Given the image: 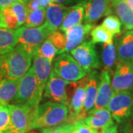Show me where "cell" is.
Instances as JSON below:
<instances>
[{
    "label": "cell",
    "mask_w": 133,
    "mask_h": 133,
    "mask_svg": "<svg viewBox=\"0 0 133 133\" xmlns=\"http://www.w3.org/2000/svg\"><path fill=\"white\" fill-rule=\"evenodd\" d=\"M33 56L17 44L12 50L0 56V80H18L31 66Z\"/></svg>",
    "instance_id": "obj_1"
},
{
    "label": "cell",
    "mask_w": 133,
    "mask_h": 133,
    "mask_svg": "<svg viewBox=\"0 0 133 133\" xmlns=\"http://www.w3.org/2000/svg\"><path fill=\"white\" fill-rule=\"evenodd\" d=\"M69 111L65 104L48 101L33 110L31 129L50 128L66 124Z\"/></svg>",
    "instance_id": "obj_2"
},
{
    "label": "cell",
    "mask_w": 133,
    "mask_h": 133,
    "mask_svg": "<svg viewBox=\"0 0 133 133\" xmlns=\"http://www.w3.org/2000/svg\"><path fill=\"white\" fill-rule=\"evenodd\" d=\"M42 95L43 92L38 89L33 67H30L19 79L18 91L13 101L15 104L25 105L35 109L39 105Z\"/></svg>",
    "instance_id": "obj_3"
},
{
    "label": "cell",
    "mask_w": 133,
    "mask_h": 133,
    "mask_svg": "<svg viewBox=\"0 0 133 133\" xmlns=\"http://www.w3.org/2000/svg\"><path fill=\"white\" fill-rule=\"evenodd\" d=\"M16 30L18 33L17 44L22 46L27 52L31 53L33 56L35 55L38 48L52 32L45 23L34 28L22 26L16 29Z\"/></svg>",
    "instance_id": "obj_4"
},
{
    "label": "cell",
    "mask_w": 133,
    "mask_h": 133,
    "mask_svg": "<svg viewBox=\"0 0 133 133\" xmlns=\"http://www.w3.org/2000/svg\"><path fill=\"white\" fill-rule=\"evenodd\" d=\"M52 71L68 82L78 81L87 75L76 59L66 52L61 53L56 57L53 63Z\"/></svg>",
    "instance_id": "obj_5"
},
{
    "label": "cell",
    "mask_w": 133,
    "mask_h": 133,
    "mask_svg": "<svg viewBox=\"0 0 133 133\" xmlns=\"http://www.w3.org/2000/svg\"><path fill=\"white\" fill-rule=\"evenodd\" d=\"M10 120L2 133H27L31 130L33 110L25 105L9 104Z\"/></svg>",
    "instance_id": "obj_6"
},
{
    "label": "cell",
    "mask_w": 133,
    "mask_h": 133,
    "mask_svg": "<svg viewBox=\"0 0 133 133\" xmlns=\"http://www.w3.org/2000/svg\"><path fill=\"white\" fill-rule=\"evenodd\" d=\"M132 107V91H124L114 93L107 107L113 120L118 124L124 123L131 117Z\"/></svg>",
    "instance_id": "obj_7"
},
{
    "label": "cell",
    "mask_w": 133,
    "mask_h": 133,
    "mask_svg": "<svg viewBox=\"0 0 133 133\" xmlns=\"http://www.w3.org/2000/svg\"><path fill=\"white\" fill-rule=\"evenodd\" d=\"M71 56L87 73L98 68L100 62L92 40L84 41L70 51Z\"/></svg>",
    "instance_id": "obj_8"
},
{
    "label": "cell",
    "mask_w": 133,
    "mask_h": 133,
    "mask_svg": "<svg viewBox=\"0 0 133 133\" xmlns=\"http://www.w3.org/2000/svg\"><path fill=\"white\" fill-rule=\"evenodd\" d=\"M114 93L133 90V62H118L112 79Z\"/></svg>",
    "instance_id": "obj_9"
},
{
    "label": "cell",
    "mask_w": 133,
    "mask_h": 133,
    "mask_svg": "<svg viewBox=\"0 0 133 133\" xmlns=\"http://www.w3.org/2000/svg\"><path fill=\"white\" fill-rule=\"evenodd\" d=\"M88 83V74L78 81V85L71 99L67 104L69 111L66 124H75L78 121V117L83 107L85 90Z\"/></svg>",
    "instance_id": "obj_10"
},
{
    "label": "cell",
    "mask_w": 133,
    "mask_h": 133,
    "mask_svg": "<svg viewBox=\"0 0 133 133\" xmlns=\"http://www.w3.org/2000/svg\"><path fill=\"white\" fill-rule=\"evenodd\" d=\"M113 95L114 92L112 87L110 73L108 70H103L99 75V83L95 105L91 111L107 108Z\"/></svg>",
    "instance_id": "obj_11"
},
{
    "label": "cell",
    "mask_w": 133,
    "mask_h": 133,
    "mask_svg": "<svg viewBox=\"0 0 133 133\" xmlns=\"http://www.w3.org/2000/svg\"><path fill=\"white\" fill-rule=\"evenodd\" d=\"M110 0H87L84 4V23L92 24L104 16L112 13Z\"/></svg>",
    "instance_id": "obj_12"
},
{
    "label": "cell",
    "mask_w": 133,
    "mask_h": 133,
    "mask_svg": "<svg viewBox=\"0 0 133 133\" xmlns=\"http://www.w3.org/2000/svg\"><path fill=\"white\" fill-rule=\"evenodd\" d=\"M68 81L62 79L51 71L50 76L44 87V96L52 101L66 105V85Z\"/></svg>",
    "instance_id": "obj_13"
},
{
    "label": "cell",
    "mask_w": 133,
    "mask_h": 133,
    "mask_svg": "<svg viewBox=\"0 0 133 133\" xmlns=\"http://www.w3.org/2000/svg\"><path fill=\"white\" fill-rule=\"evenodd\" d=\"M99 83V75L96 70H92L88 74V83L85 90L83 107L79 114L78 120L85 118L93 108L96 100L98 87Z\"/></svg>",
    "instance_id": "obj_14"
},
{
    "label": "cell",
    "mask_w": 133,
    "mask_h": 133,
    "mask_svg": "<svg viewBox=\"0 0 133 133\" xmlns=\"http://www.w3.org/2000/svg\"><path fill=\"white\" fill-rule=\"evenodd\" d=\"M92 28V24L84 23L78 24L65 31L66 47L64 52H70L72 50L80 45Z\"/></svg>",
    "instance_id": "obj_15"
},
{
    "label": "cell",
    "mask_w": 133,
    "mask_h": 133,
    "mask_svg": "<svg viewBox=\"0 0 133 133\" xmlns=\"http://www.w3.org/2000/svg\"><path fill=\"white\" fill-rule=\"evenodd\" d=\"M67 8L58 3H50L45 8L44 22L51 31L57 30L60 28L65 17Z\"/></svg>",
    "instance_id": "obj_16"
},
{
    "label": "cell",
    "mask_w": 133,
    "mask_h": 133,
    "mask_svg": "<svg viewBox=\"0 0 133 133\" xmlns=\"http://www.w3.org/2000/svg\"><path fill=\"white\" fill-rule=\"evenodd\" d=\"M52 62L47 58L33 56V69L36 78L38 89L43 92L51 73Z\"/></svg>",
    "instance_id": "obj_17"
},
{
    "label": "cell",
    "mask_w": 133,
    "mask_h": 133,
    "mask_svg": "<svg viewBox=\"0 0 133 133\" xmlns=\"http://www.w3.org/2000/svg\"><path fill=\"white\" fill-rule=\"evenodd\" d=\"M82 121L90 127L96 130L107 128L115 123L107 108L91 111Z\"/></svg>",
    "instance_id": "obj_18"
},
{
    "label": "cell",
    "mask_w": 133,
    "mask_h": 133,
    "mask_svg": "<svg viewBox=\"0 0 133 133\" xmlns=\"http://www.w3.org/2000/svg\"><path fill=\"white\" fill-rule=\"evenodd\" d=\"M117 56L118 62H133V30L127 31L120 38Z\"/></svg>",
    "instance_id": "obj_19"
},
{
    "label": "cell",
    "mask_w": 133,
    "mask_h": 133,
    "mask_svg": "<svg viewBox=\"0 0 133 133\" xmlns=\"http://www.w3.org/2000/svg\"><path fill=\"white\" fill-rule=\"evenodd\" d=\"M84 4H78L74 6L68 7L65 17L59 28L60 30L65 32L72 27L81 24V22L84 19Z\"/></svg>",
    "instance_id": "obj_20"
},
{
    "label": "cell",
    "mask_w": 133,
    "mask_h": 133,
    "mask_svg": "<svg viewBox=\"0 0 133 133\" xmlns=\"http://www.w3.org/2000/svg\"><path fill=\"white\" fill-rule=\"evenodd\" d=\"M111 5L114 8L120 21L124 24V28L128 30H133V10L126 0H118Z\"/></svg>",
    "instance_id": "obj_21"
},
{
    "label": "cell",
    "mask_w": 133,
    "mask_h": 133,
    "mask_svg": "<svg viewBox=\"0 0 133 133\" xmlns=\"http://www.w3.org/2000/svg\"><path fill=\"white\" fill-rule=\"evenodd\" d=\"M18 44L16 30L0 28V55L12 50Z\"/></svg>",
    "instance_id": "obj_22"
},
{
    "label": "cell",
    "mask_w": 133,
    "mask_h": 133,
    "mask_svg": "<svg viewBox=\"0 0 133 133\" xmlns=\"http://www.w3.org/2000/svg\"><path fill=\"white\" fill-rule=\"evenodd\" d=\"M19 79L0 80V104H8L15 98L19 87Z\"/></svg>",
    "instance_id": "obj_23"
},
{
    "label": "cell",
    "mask_w": 133,
    "mask_h": 133,
    "mask_svg": "<svg viewBox=\"0 0 133 133\" xmlns=\"http://www.w3.org/2000/svg\"><path fill=\"white\" fill-rule=\"evenodd\" d=\"M0 28L16 30L19 28L18 19L10 6L0 10Z\"/></svg>",
    "instance_id": "obj_24"
},
{
    "label": "cell",
    "mask_w": 133,
    "mask_h": 133,
    "mask_svg": "<svg viewBox=\"0 0 133 133\" xmlns=\"http://www.w3.org/2000/svg\"><path fill=\"white\" fill-rule=\"evenodd\" d=\"M117 58V50L114 39L108 43H105L102 50V60L107 70L114 66Z\"/></svg>",
    "instance_id": "obj_25"
},
{
    "label": "cell",
    "mask_w": 133,
    "mask_h": 133,
    "mask_svg": "<svg viewBox=\"0 0 133 133\" xmlns=\"http://www.w3.org/2000/svg\"><path fill=\"white\" fill-rule=\"evenodd\" d=\"M44 20H45V8L41 6L37 10L28 11L27 19L24 22V26L28 28L38 27L44 24Z\"/></svg>",
    "instance_id": "obj_26"
},
{
    "label": "cell",
    "mask_w": 133,
    "mask_h": 133,
    "mask_svg": "<svg viewBox=\"0 0 133 133\" xmlns=\"http://www.w3.org/2000/svg\"><path fill=\"white\" fill-rule=\"evenodd\" d=\"M92 42L96 43H108L114 39V35L109 32L101 24L92 29L90 31Z\"/></svg>",
    "instance_id": "obj_27"
},
{
    "label": "cell",
    "mask_w": 133,
    "mask_h": 133,
    "mask_svg": "<svg viewBox=\"0 0 133 133\" xmlns=\"http://www.w3.org/2000/svg\"><path fill=\"white\" fill-rule=\"evenodd\" d=\"M10 6L11 9L13 10L14 14L16 15V18L18 19L19 28L22 27L24 24V22L27 19L28 14L27 3L23 0H19Z\"/></svg>",
    "instance_id": "obj_28"
},
{
    "label": "cell",
    "mask_w": 133,
    "mask_h": 133,
    "mask_svg": "<svg viewBox=\"0 0 133 133\" xmlns=\"http://www.w3.org/2000/svg\"><path fill=\"white\" fill-rule=\"evenodd\" d=\"M57 54V50L54 47V45L48 38L42 44V45L38 48L35 55L40 57L47 58L50 62H52L54 57Z\"/></svg>",
    "instance_id": "obj_29"
},
{
    "label": "cell",
    "mask_w": 133,
    "mask_h": 133,
    "mask_svg": "<svg viewBox=\"0 0 133 133\" xmlns=\"http://www.w3.org/2000/svg\"><path fill=\"white\" fill-rule=\"evenodd\" d=\"M48 39L50 41V42L56 48L57 54H61L64 52V49L66 47L65 33H63L62 31H58V30L52 31L49 35Z\"/></svg>",
    "instance_id": "obj_30"
},
{
    "label": "cell",
    "mask_w": 133,
    "mask_h": 133,
    "mask_svg": "<svg viewBox=\"0 0 133 133\" xmlns=\"http://www.w3.org/2000/svg\"><path fill=\"white\" fill-rule=\"evenodd\" d=\"M102 25L112 35H118L121 32V22L118 16L109 15L106 17Z\"/></svg>",
    "instance_id": "obj_31"
},
{
    "label": "cell",
    "mask_w": 133,
    "mask_h": 133,
    "mask_svg": "<svg viewBox=\"0 0 133 133\" xmlns=\"http://www.w3.org/2000/svg\"><path fill=\"white\" fill-rule=\"evenodd\" d=\"M10 120L9 104H0V133L5 132L8 127Z\"/></svg>",
    "instance_id": "obj_32"
},
{
    "label": "cell",
    "mask_w": 133,
    "mask_h": 133,
    "mask_svg": "<svg viewBox=\"0 0 133 133\" xmlns=\"http://www.w3.org/2000/svg\"><path fill=\"white\" fill-rule=\"evenodd\" d=\"M76 133H97V130L90 127L82 121H78L75 123Z\"/></svg>",
    "instance_id": "obj_33"
},
{
    "label": "cell",
    "mask_w": 133,
    "mask_h": 133,
    "mask_svg": "<svg viewBox=\"0 0 133 133\" xmlns=\"http://www.w3.org/2000/svg\"><path fill=\"white\" fill-rule=\"evenodd\" d=\"M66 128V124H63L57 127L42 129V133H64Z\"/></svg>",
    "instance_id": "obj_34"
},
{
    "label": "cell",
    "mask_w": 133,
    "mask_h": 133,
    "mask_svg": "<svg viewBox=\"0 0 133 133\" xmlns=\"http://www.w3.org/2000/svg\"><path fill=\"white\" fill-rule=\"evenodd\" d=\"M87 0H53L54 2L64 5L66 7H71L78 4H84Z\"/></svg>",
    "instance_id": "obj_35"
},
{
    "label": "cell",
    "mask_w": 133,
    "mask_h": 133,
    "mask_svg": "<svg viewBox=\"0 0 133 133\" xmlns=\"http://www.w3.org/2000/svg\"><path fill=\"white\" fill-rule=\"evenodd\" d=\"M97 133H118V125H117V124L114 123L107 128L97 130Z\"/></svg>",
    "instance_id": "obj_36"
},
{
    "label": "cell",
    "mask_w": 133,
    "mask_h": 133,
    "mask_svg": "<svg viewBox=\"0 0 133 133\" xmlns=\"http://www.w3.org/2000/svg\"><path fill=\"white\" fill-rule=\"evenodd\" d=\"M17 1H19V0H0V10L6 7L11 5L13 3H14ZM23 1H24L26 3H28L29 0H23Z\"/></svg>",
    "instance_id": "obj_37"
},
{
    "label": "cell",
    "mask_w": 133,
    "mask_h": 133,
    "mask_svg": "<svg viewBox=\"0 0 133 133\" xmlns=\"http://www.w3.org/2000/svg\"><path fill=\"white\" fill-rule=\"evenodd\" d=\"M27 6H28V11L37 10L41 7V5H39L37 2H36L35 0H29L28 2L27 3Z\"/></svg>",
    "instance_id": "obj_38"
},
{
    "label": "cell",
    "mask_w": 133,
    "mask_h": 133,
    "mask_svg": "<svg viewBox=\"0 0 133 133\" xmlns=\"http://www.w3.org/2000/svg\"><path fill=\"white\" fill-rule=\"evenodd\" d=\"M64 133H76L75 124H66V128Z\"/></svg>",
    "instance_id": "obj_39"
},
{
    "label": "cell",
    "mask_w": 133,
    "mask_h": 133,
    "mask_svg": "<svg viewBox=\"0 0 133 133\" xmlns=\"http://www.w3.org/2000/svg\"><path fill=\"white\" fill-rule=\"evenodd\" d=\"M35 1L37 2L39 5H41L42 7H43V8H46V7H47L49 4L53 2L52 0H35Z\"/></svg>",
    "instance_id": "obj_40"
},
{
    "label": "cell",
    "mask_w": 133,
    "mask_h": 133,
    "mask_svg": "<svg viewBox=\"0 0 133 133\" xmlns=\"http://www.w3.org/2000/svg\"><path fill=\"white\" fill-rule=\"evenodd\" d=\"M126 2L130 6V8L133 10V0H126Z\"/></svg>",
    "instance_id": "obj_41"
},
{
    "label": "cell",
    "mask_w": 133,
    "mask_h": 133,
    "mask_svg": "<svg viewBox=\"0 0 133 133\" xmlns=\"http://www.w3.org/2000/svg\"><path fill=\"white\" fill-rule=\"evenodd\" d=\"M131 118L133 121V93H132V113H131Z\"/></svg>",
    "instance_id": "obj_42"
},
{
    "label": "cell",
    "mask_w": 133,
    "mask_h": 133,
    "mask_svg": "<svg viewBox=\"0 0 133 133\" xmlns=\"http://www.w3.org/2000/svg\"><path fill=\"white\" fill-rule=\"evenodd\" d=\"M118 0H110V2H111V4H112V3H114L115 2H117Z\"/></svg>",
    "instance_id": "obj_43"
},
{
    "label": "cell",
    "mask_w": 133,
    "mask_h": 133,
    "mask_svg": "<svg viewBox=\"0 0 133 133\" xmlns=\"http://www.w3.org/2000/svg\"><path fill=\"white\" fill-rule=\"evenodd\" d=\"M130 133H133V126H132V128L131 129V131H130Z\"/></svg>",
    "instance_id": "obj_44"
},
{
    "label": "cell",
    "mask_w": 133,
    "mask_h": 133,
    "mask_svg": "<svg viewBox=\"0 0 133 133\" xmlns=\"http://www.w3.org/2000/svg\"><path fill=\"white\" fill-rule=\"evenodd\" d=\"M30 133H37V132H30Z\"/></svg>",
    "instance_id": "obj_45"
},
{
    "label": "cell",
    "mask_w": 133,
    "mask_h": 133,
    "mask_svg": "<svg viewBox=\"0 0 133 133\" xmlns=\"http://www.w3.org/2000/svg\"><path fill=\"white\" fill-rule=\"evenodd\" d=\"M52 1H53V0H52Z\"/></svg>",
    "instance_id": "obj_46"
},
{
    "label": "cell",
    "mask_w": 133,
    "mask_h": 133,
    "mask_svg": "<svg viewBox=\"0 0 133 133\" xmlns=\"http://www.w3.org/2000/svg\"><path fill=\"white\" fill-rule=\"evenodd\" d=\"M0 56H1V55H0Z\"/></svg>",
    "instance_id": "obj_47"
}]
</instances>
